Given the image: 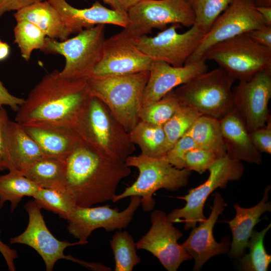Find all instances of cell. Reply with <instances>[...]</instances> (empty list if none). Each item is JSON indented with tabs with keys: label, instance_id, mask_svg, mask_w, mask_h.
<instances>
[{
	"label": "cell",
	"instance_id": "6da1fadb",
	"mask_svg": "<svg viewBox=\"0 0 271 271\" xmlns=\"http://www.w3.org/2000/svg\"><path fill=\"white\" fill-rule=\"evenodd\" d=\"M92 96L86 79L70 80L54 70L45 75L24 99L15 116L21 124L75 126Z\"/></svg>",
	"mask_w": 271,
	"mask_h": 271
},
{
	"label": "cell",
	"instance_id": "7a4b0ae2",
	"mask_svg": "<svg viewBox=\"0 0 271 271\" xmlns=\"http://www.w3.org/2000/svg\"><path fill=\"white\" fill-rule=\"evenodd\" d=\"M65 163L63 186L82 207L112 201L120 181L131 173L125 162L107 157L83 140Z\"/></svg>",
	"mask_w": 271,
	"mask_h": 271
},
{
	"label": "cell",
	"instance_id": "3957f363",
	"mask_svg": "<svg viewBox=\"0 0 271 271\" xmlns=\"http://www.w3.org/2000/svg\"><path fill=\"white\" fill-rule=\"evenodd\" d=\"M150 71L121 75L94 76L86 78L92 96L108 108L129 132L140 120L139 112Z\"/></svg>",
	"mask_w": 271,
	"mask_h": 271
},
{
	"label": "cell",
	"instance_id": "277c9868",
	"mask_svg": "<svg viewBox=\"0 0 271 271\" xmlns=\"http://www.w3.org/2000/svg\"><path fill=\"white\" fill-rule=\"evenodd\" d=\"M74 130L86 143L107 157L125 162L136 150L129 132L106 105L92 96Z\"/></svg>",
	"mask_w": 271,
	"mask_h": 271
},
{
	"label": "cell",
	"instance_id": "5b68a950",
	"mask_svg": "<svg viewBox=\"0 0 271 271\" xmlns=\"http://www.w3.org/2000/svg\"><path fill=\"white\" fill-rule=\"evenodd\" d=\"M235 79L218 66L174 89L181 105L221 120L235 109L232 89Z\"/></svg>",
	"mask_w": 271,
	"mask_h": 271
},
{
	"label": "cell",
	"instance_id": "8992f818",
	"mask_svg": "<svg viewBox=\"0 0 271 271\" xmlns=\"http://www.w3.org/2000/svg\"><path fill=\"white\" fill-rule=\"evenodd\" d=\"M125 163L137 168L139 171L136 181L120 194H116L112 201L116 202L132 196L141 198V205L145 211L154 208L156 201L153 194L161 189L173 191L186 186L191 171L175 168L163 158H156L141 154L129 156Z\"/></svg>",
	"mask_w": 271,
	"mask_h": 271
},
{
	"label": "cell",
	"instance_id": "52a82bcc",
	"mask_svg": "<svg viewBox=\"0 0 271 271\" xmlns=\"http://www.w3.org/2000/svg\"><path fill=\"white\" fill-rule=\"evenodd\" d=\"M104 33L105 25H97L63 41L46 37L42 51L65 58V66L60 71L63 78L70 80L86 79L92 75L101 58Z\"/></svg>",
	"mask_w": 271,
	"mask_h": 271
},
{
	"label": "cell",
	"instance_id": "ba28073f",
	"mask_svg": "<svg viewBox=\"0 0 271 271\" xmlns=\"http://www.w3.org/2000/svg\"><path fill=\"white\" fill-rule=\"evenodd\" d=\"M202 59L215 61L235 80H248L271 69V48L257 44L244 33L214 45Z\"/></svg>",
	"mask_w": 271,
	"mask_h": 271
},
{
	"label": "cell",
	"instance_id": "9c48e42d",
	"mask_svg": "<svg viewBox=\"0 0 271 271\" xmlns=\"http://www.w3.org/2000/svg\"><path fill=\"white\" fill-rule=\"evenodd\" d=\"M24 208L29 216L28 225L22 233L11 238V244H22L33 248L43 259L47 271H52L56 262L62 259L78 263L93 270L98 269L99 264L97 262L85 261L64 254L67 247L86 244L88 241L70 242L58 239L49 230L41 213V208L34 200L28 202Z\"/></svg>",
	"mask_w": 271,
	"mask_h": 271
},
{
	"label": "cell",
	"instance_id": "30bf717a",
	"mask_svg": "<svg viewBox=\"0 0 271 271\" xmlns=\"http://www.w3.org/2000/svg\"><path fill=\"white\" fill-rule=\"evenodd\" d=\"M208 170L209 175L207 180L190 189L182 197L186 202V205L173 210L168 215L173 223L184 222L185 230L193 228L197 223L206 219L203 208L210 194L218 188H225L228 182L239 180L244 172V168L241 161L231 159L226 155L218 160Z\"/></svg>",
	"mask_w": 271,
	"mask_h": 271
},
{
	"label": "cell",
	"instance_id": "8fae6325",
	"mask_svg": "<svg viewBox=\"0 0 271 271\" xmlns=\"http://www.w3.org/2000/svg\"><path fill=\"white\" fill-rule=\"evenodd\" d=\"M127 14L128 23L123 29L136 38L147 35L153 29L164 30L168 24L191 27L195 21L189 0H142Z\"/></svg>",
	"mask_w": 271,
	"mask_h": 271
},
{
	"label": "cell",
	"instance_id": "7c38bea8",
	"mask_svg": "<svg viewBox=\"0 0 271 271\" xmlns=\"http://www.w3.org/2000/svg\"><path fill=\"white\" fill-rule=\"evenodd\" d=\"M265 25L252 0H233L204 35L185 64L202 59L205 53L219 42Z\"/></svg>",
	"mask_w": 271,
	"mask_h": 271
},
{
	"label": "cell",
	"instance_id": "4fadbf2b",
	"mask_svg": "<svg viewBox=\"0 0 271 271\" xmlns=\"http://www.w3.org/2000/svg\"><path fill=\"white\" fill-rule=\"evenodd\" d=\"M179 24L169 28L154 37L143 36L137 40V47L153 60L181 67L199 45L204 34L193 25L186 32H177Z\"/></svg>",
	"mask_w": 271,
	"mask_h": 271
},
{
	"label": "cell",
	"instance_id": "5bb4252c",
	"mask_svg": "<svg viewBox=\"0 0 271 271\" xmlns=\"http://www.w3.org/2000/svg\"><path fill=\"white\" fill-rule=\"evenodd\" d=\"M151 221L148 232L136 243L137 249L151 252L167 270L176 271L183 262L192 258L178 243L182 233L161 210L153 211Z\"/></svg>",
	"mask_w": 271,
	"mask_h": 271
},
{
	"label": "cell",
	"instance_id": "9a60e30c",
	"mask_svg": "<svg viewBox=\"0 0 271 271\" xmlns=\"http://www.w3.org/2000/svg\"><path fill=\"white\" fill-rule=\"evenodd\" d=\"M138 38L123 29L105 39L101 58L91 75H121L150 71L153 60L138 48Z\"/></svg>",
	"mask_w": 271,
	"mask_h": 271
},
{
	"label": "cell",
	"instance_id": "2e32d148",
	"mask_svg": "<svg viewBox=\"0 0 271 271\" xmlns=\"http://www.w3.org/2000/svg\"><path fill=\"white\" fill-rule=\"evenodd\" d=\"M130 197L129 205L121 211L110 208L108 205L97 207L76 205L67 219L69 233L79 240L86 241L96 229L102 228L112 231L126 228L141 202L140 196Z\"/></svg>",
	"mask_w": 271,
	"mask_h": 271
},
{
	"label": "cell",
	"instance_id": "e0dca14e",
	"mask_svg": "<svg viewBox=\"0 0 271 271\" xmlns=\"http://www.w3.org/2000/svg\"><path fill=\"white\" fill-rule=\"evenodd\" d=\"M233 94L235 109L248 131L265 126L270 118L271 69L258 72L248 80L239 81Z\"/></svg>",
	"mask_w": 271,
	"mask_h": 271
},
{
	"label": "cell",
	"instance_id": "ac0fdd59",
	"mask_svg": "<svg viewBox=\"0 0 271 271\" xmlns=\"http://www.w3.org/2000/svg\"><path fill=\"white\" fill-rule=\"evenodd\" d=\"M206 61L202 59L175 67L165 62L153 60L141 107L159 100L174 88L207 71Z\"/></svg>",
	"mask_w": 271,
	"mask_h": 271
},
{
	"label": "cell",
	"instance_id": "d6986e66",
	"mask_svg": "<svg viewBox=\"0 0 271 271\" xmlns=\"http://www.w3.org/2000/svg\"><path fill=\"white\" fill-rule=\"evenodd\" d=\"M213 206L209 217L193 228L188 238L181 244L183 248L194 258V270L201 269L204 264L215 255L228 252L229 239L224 237L217 242L213 234L214 226L226 205L222 196L218 192L214 194Z\"/></svg>",
	"mask_w": 271,
	"mask_h": 271
},
{
	"label": "cell",
	"instance_id": "ffe728a7",
	"mask_svg": "<svg viewBox=\"0 0 271 271\" xmlns=\"http://www.w3.org/2000/svg\"><path fill=\"white\" fill-rule=\"evenodd\" d=\"M58 11L72 33L97 25H113L125 28L128 23L127 13L108 9L96 1L89 8L77 9L66 0H47Z\"/></svg>",
	"mask_w": 271,
	"mask_h": 271
},
{
	"label": "cell",
	"instance_id": "44dd1931",
	"mask_svg": "<svg viewBox=\"0 0 271 271\" xmlns=\"http://www.w3.org/2000/svg\"><path fill=\"white\" fill-rule=\"evenodd\" d=\"M46 157L65 161L82 139L72 128L52 124H21Z\"/></svg>",
	"mask_w": 271,
	"mask_h": 271
},
{
	"label": "cell",
	"instance_id": "7402d4cb",
	"mask_svg": "<svg viewBox=\"0 0 271 271\" xmlns=\"http://www.w3.org/2000/svg\"><path fill=\"white\" fill-rule=\"evenodd\" d=\"M6 170L21 173L45 156L35 141L16 121L6 122L4 127Z\"/></svg>",
	"mask_w": 271,
	"mask_h": 271
},
{
	"label": "cell",
	"instance_id": "603a6c76",
	"mask_svg": "<svg viewBox=\"0 0 271 271\" xmlns=\"http://www.w3.org/2000/svg\"><path fill=\"white\" fill-rule=\"evenodd\" d=\"M220 123L229 158L257 165L261 163V153L252 144L249 131L236 109L220 120Z\"/></svg>",
	"mask_w": 271,
	"mask_h": 271
},
{
	"label": "cell",
	"instance_id": "cb8c5ba5",
	"mask_svg": "<svg viewBox=\"0 0 271 271\" xmlns=\"http://www.w3.org/2000/svg\"><path fill=\"white\" fill-rule=\"evenodd\" d=\"M270 189V186L264 189L262 198L253 207L246 208L237 204L234 205L235 216L228 222L232 234L228 252L231 257L237 258L244 255L253 228L260 220V217L267 211L270 212V202L267 201Z\"/></svg>",
	"mask_w": 271,
	"mask_h": 271
},
{
	"label": "cell",
	"instance_id": "d4e9b609",
	"mask_svg": "<svg viewBox=\"0 0 271 271\" xmlns=\"http://www.w3.org/2000/svg\"><path fill=\"white\" fill-rule=\"evenodd\" d=\"M16 21H27L38 27L47 37L63 41L71 34L61 16L48 1L32 4L16 11Z\"/></svg>",
	"mask_w": 271,
	"mask_h": 271
},
{
	"label": "cell",
	"instance_id": "484cf974",
	"mask_svg": "<svg viewBox=\"0 0 271 271\" xmlns=\"http://www.w3.org/2000/svg\"><path fill=\"white\" fill-rule=\"evenodd\" d=\"M185 134L190 137L199 148L212 151L220 157L226 155L219 120L202 115Z\"/></svg>",
	"mask_w": 271,
	"mask_h": 271
},
{
	"label": "cell",
	"instance_id": "4316f807",
	"mask_svg": "<svg viewBox=\"0 0 271 271\" xmlns=\"http://www.w3.org/2000/svg\"><path fill=\"white\" fill-rule=\"evenodd\" d=\"M129 133L131 142L140 147L142 154L160 158L168 152L163 126L140 120Z\"/></svg>",
	"mask_w": 271,
	"mask_h": 271
},
{
	"label": "cell",
	"instance_id": "83f0119b",
	"mask_svg": "<svg viewBox=\"0 0 271 271\" xmlns=\"http://www.w3.org/2000/svg\"><path fill=\"white\" fill-rule=\"evenodd\" d=\"M65 163L44 156L33 163L21 173L40 188H64Z\"/></svg>",
	"mask_w": 271,
	"mask_h": 271
},
{
	"label": "cell",
	"instance_id": "f1b7e54d",
	"mask_svg": "<svg viewBox=\"0 0 271 271\" xmlns=\"http://www.w3.org/2000/svg\"><path fill=\"white\" fill-rule=\"evenodd\" d=\"M40 187L21 173L9 171L0 176V209L5 203H11L13 212L24 197H33Z\"/></svg>",
	"mask_w": 271,
	"mask_h": 271
},
{
	"label": "cell",
	"instance_id": "f546056e",
	"mask_svg": "<svg viewBox=\"0 0 271 271\" xmlns=\"http://www.w3.org/2000/svg\"><path fill=\"white\" fill-rule=\"evenodd\" d=\"M33 198L41 209L51 211L66 220L76 206L73 198L64 188H40Z\"/></svg>",
	"mask_w": 271,
	"mask_h": 271
},
{
	"label": "cell",
	"instance_id": "4dcf8cb0",
	"mask_svg": "<svg viewBox=\"0 0 271 271\" xmlns=\"http://www.w3.org/2000/svg\"><path fill=\"white\" fill-rule=\"evenodd\" d=\"M115 271H131L141 261L137 253L136 243L126 231H117L110 241Z\"/></svg>",
	"mask_w": 271,
	"mask_h": 271
},
{
	"label": "cell",
	"instance_id": "1f68e13d",
	"mask_svg": "<svg viewBox=\"0 0 271 271\" xmlns=\"http://www.w3.org/2000/svg\"><path fill=\"white\" fill-rule=\"evenodd\" d=\"M271 227L269 223L261 231L253 230L248 241L249 253L240 260L241 268L245 271H266L271 262L263 245V238Z\"/></svg>",
	"mask_w": 271,
	"mask_h": 271
},
{
	"label": "cell",
	"instance_id": "d6a6232c",
	"mask_svg": "<svg viewBox=\"0 0 271 271\" xmlns=\"http://www.w3.org/2000/svg\"><path fill=\"white\" fill-rule=\"evenodd\" d=\"M180 101L173 90L153 103L142 107L139 112L140 120L163 126L180 106Z\"/></svg>",
	"mask_w": 271,
	"mask_h": 271
},
{
	"label": "cell",
	"instance_id": "836d02e7",
	"mask_svg": "<svg viewBox=\"0 0 271 271\" xmlns=\"http://www.w3.org/2000/svg\"><path fill=\"white\" fill-rule=\"evenodd\" d=\"M14 33V42L20 49L21 56L26 61L30 59L34 50H43L46 36L32 23L27 21H17Z\"/></svg>",
	"mask_w": 271,
	"mask_h": 271
},
{
	"label": "cell",
	"instance_id": "e575fe53",
	"mask_svg": "<svg viewBox=\"0 0 271 271\" xmlns=\"http://www.w3.org/2000/svg\"><path fill=\"white\" fill-rule=\"evenodd\" d=\"M202 114L196 109L181 105L171 118L163 126L169 150Z\"/></svg>",
	"mask_w": 271,
	"mask_h": 271
},
{
	"label": "cell",
	"instance_id": "d590c367",
	"mask_svg": "<svg viewBox=\"0 0 271 271\" xmlns=\"http://www.w3.org/2000/svg\"><path fill=\"white\" fill-rule=\"evenodd\" d=\"M233 0H197L193 5L196 25L205 34Z\"/></svg>",
	"mask_w": 271,
	"mask_h": 271
},
{
	"label": "cell",
	"instance_id": "8d00e7d4",
	"mask_svg": "<svg viewBox=\"0 0 271 271\" xmlns=\"http://www.w3.org/2000/svg\"><path fill=\"white\" fill-rule=\"evenodd\" d=\"M221 158L212 151L196 147L186 154L183 168L202 174Z\"/></svg>",
	"mask_w": 271,
	"mask_h": 271
},
{
	"label": "cell",
	"instance_id": "74e56055",
	"mask_svg": "<svg viewBox=\"0 0 271 271\" xmlns=\"http://www.w3.org/2000/svg\"><path fill=\"white\" fill-rule=\"evenodd\" d=\"M198 147L193 139L184 134L180 138L169 150L163 158L175 168H183L184 158L189 150Z\"/></svg>",
	"mask_w": 271,
	"mask_h": 271
},
{
	"label": "cell",
	"instance_id": "f35d334b",
	"mask_svg": "<svg viewBox=\"0 0 271 271\" xmlns=\"http://www.w3.org/2000/svg\"><path fill=\"white\" fill-rule=\"evenodd\" d=\"M251 141L261 153L271 154V122L268 119L266 125L249 132Z\"/></svg>",
	"mask_w": 271,
	"mask_h": 271
},
{
	"label": "cell",
	"instance_id": "ab89813d",
	"mask_svg": "<svg viewBox=\"0 0 271 271\" xmlns=\"http://www.w3.org/2000/svg\"><path fill=\"white\" fill-rule=\"evenodd\" d=\"M246 34L257 44L271 48V26L265 25Z\"/></svg>",
	"mask_w": 271,
	"mask_h": 271
},
{
	"label": "cell",
	"instance_id": "60d3db41",
	"mask_svg": "<svg viewBox=\"0 0 271 271\" xmlns=\"http://www.w3.org/2000/svg\"><path fill=\"white\" fill-rule=\"evenodd\" d=\"M24 101V98L11 94L0 81V106L7 105L17 111Z\"/></svg>",
	"mask_w": 271,
	"mask_h": 271
},
{
	"label": "cell",
	"instance_id": "b9f144b4",
	"mask_svg": "<svg viewBox=\"0 0 271 271\" xmlns=\"http://www.w3.org/2000/svg\"><path fill=\"white\" fill-rule=\"evenodd\" d=\"M44 0H0V19L6 13L18 11L36 2Z\"/></svg>",
	"mask_w": 271,
	"mask_h": 271
},
{
	"label": "cell",
	"instance_id": "7bdbcfd3",
	"mask_svg": "<svg viewBox=\"0 0 271 271\" xmlns=\"http://www.w3.org/2000/svg\"><path fill=\"white\" fill-rule=\"evenodd\" d=\"M9 119L6 110L0 107V171L6 170L5 154L4 127Z\"/></svg>",
	"mask_w": 271,
	"mask_h": 271
},
{
	"label": "cell",
	"instance_id": "ee69618b",
	"mask_svg": "<svg viewBox=\"0 0 271 271\" xmlns=\"http://www.w3.org/2000/svg\"><path fill=\"white\" fill-rule=\"evenodd\" d=\"M1 230L0 229V234ZM0 252L4 257L8 269L10 271H15L16 266L15 259L18 257V253L15 249L11 248L9 245L5 244L0 239Z\"/></svg>",
	"mask_w": 271,
	"mask_h": 271
},
{
	"label": "cell",
	"instance_id": "f6af8a7d",
	"mask_svg": "<svg viewBox=\"0 0 271 271\" xmlns=\"http://www.w3.org/2000/svg\"><path fill=\"white\" fill-rule=\"evenodd\" d=\"M142 0H110L109 6L112 9L127 13L134 6Z\"/></svg>",
	"mask_w": 271,
	"mask_h": 271
},
{
	"label": "cell",
	"instance_id": "bcb514c9",
	"mask_svg": "<svg viewBox=\"0 0 271 271\" xmlns=\"http://www.w3.org/2000/svg\"><path fill=\"white\" fill-rule=\"evenodd\" d=\"M267 26H271V7H256Z\"/></svg>",
	"mask_w": 271,
	"mask_h": 271
},
{
	"label": "cell",
	"instance_id": "7dc6e473",
	"mask_svg": "<svg viewBox=\"0 0 271 271\" xmlns=\"http://www.w3.org/2000/svg\"><path fill=\"white\" fill-rule=\"evenodd\" d=\"M10 53V46L6 42L0 43V61L8 58Z\"/></svg>",
	"mask_w": 271,
	"mask_h": 271
},
{
	"label": "cell",
	"instance_id": "c3c4849f",
	"mask_svg": "<svg viewBox=\"0 0 271 271\" xmlns=\"http://www.w3.org/2000/svg\"><path fill=\"white\" fill-rule=\"evenodd\" d=\"M255 7H271V0H252Z\"/></svg>",
	"mask_w": 271,
	"mask_h": 271
},
{
	"label": "cell",
	"instance_id": "681fc988",
	"mask_svg": "<svg viewBox=\"0 0 271 271\" xmlns=\"http://www.w3.org/2000/svg\"><path fill=\"white\" fill-rule=\"evenodd\" d=\"M197 0H189V1L190 2L192 7L193 6V5L196 3V2L197 1Z\"/></svg>",
	"mask_w": 271,
	"mask_h": 271
},
{
	"label": "cell",
	"instance_id": "f907efd6",
	"mask_svg": "<svg viewBox=\"0 0 271 271\" xmlns=\"http://www.w3.org/2000/svg\"><path fill=\"white\" fill-rule=\"evenodd\" d=\"M103 2L106 4L109 5L110 0H102Z\"/></svg>",
	"mask_w": 271,
	"mask_h": 271
},
{
	"label": "cell",
	"instance_id": "816d5d0a",
	"mask_svg": "<svg viewBox=\"0 0 271 271\" xmlns=\"http://www.w3.org/2000/svg\"><path fill=\"white\" fill-rule=\"evenodd\" d=\"M1 42V41L0 40V43Z\"/></svg>",
	"mask_w": 271,
	"mask_h": 271
},
{
	"label": "cell",
	"instance_id": "f5cc1de1",
	"mask_svg": "<svg viewBox=\"0 0 271 271\" xmlns=\"http://www.w3.org/2000/svg\"><path fill=\"white\" fill-rule=\"evenodd\" d=\"M0 107H1V106H0Z\"/></svg>",
	"mask_w": 271,
	"mask_h": 271
}]
</instances>
